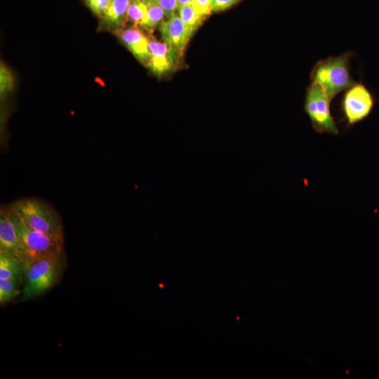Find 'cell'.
<instances>
[{"mask_svg": "<svg viewBox=\"0 0 379 379\" xmlns=\"http://www.w3.org/2000/svg\"><path fill=\"white\" fill-rule=\"evenodd\" d=\"M352 53L349 51L319 60L312 69V83L320 86L331 101L356 83L350 74Z\"/></svg>", "mask_w": 379, "mask_h": 379, "instance_id": "1", "label": "cell"}, {"mask_svg": "<svg viewBox=\"0 0 379 379\" xmlns=\"http://www.w3.org/2000/svg\"><path fill=\"white\" fill-rule=\"evenodd\" d=\"M11 206L31 229L64 241L61 219L47 202L36 198H23L15 201Z\"/></svg>", "mask_w": 379, "mask_h": 379, "instance_id": "2", "label": "cell"}, {"mask_svg": "<svg viewBox=\"0 0 379 379\" xmlns=\"http://www.w3.org/2000/svg\"><path fill=\"white\" fill-rule=\"evenodd\" d=\"M65 263V252L39 258L24 265L22 299L36 297L58 281Z\"/></svg>", "mask_w": 379, "mask_h": 379, "instance_id": "3", "label": "cell"}, {"mask_svg": "<svg viewBox=\"0 0 379 379\" xmlns=\"http://www.w3.org/2000/svg\"><path fill=\"white\" fill-rule=\"evenodd\" d=\"M11 215L20 239L21 253L19 259L23 265L39 258L65 252L64 241L31 229L11 206Z\"/></svg>", "mask_w": 379, "mask_h": 379, "instance_id": "4", "label": "cell"}, {"mask_svg": "<svg viewBox=\"0 0 379 379\" xmlns=\"http://www.w3.org/2000/svg\"><path fill=\"white\" fill-rule=\"evenodd\" d=\"M330 102V99L318 84L311 83L307 88L304 109L313 129L319 133L338 135L339 131L331 113Z\"/></svg>", "mask_w": 379, "mask_h": 379, "instance_id": "5", "label": "cell"}, {"mask_svg": "<svg viewBox=\"0 0 379 379\" xmlns=\"http://www.w3.org/2000/svg\"><path fill=\"white\" fill-rule=\"evenodd\" d=\"M375 98L361 83H355L345 90L341 101V109L348 126L365 119L371 113Z\"/></svg>", "mask_w": 379, "mask_h": 379, "instance_id": "6", "label": "cell"}, {"mask_svg": "<svg viewBox=\"0 0 379 379\" xmlns=\"http://www.w3.org/2000/svg\"><path fill=\"white\" fill-rule=\"evenodd\" d=\"M161 37L168 44L173 60L177 62L184 53L190 37L179 15L175 14L164 21L160 27Z\"/></svg>", "mask_w": 379, "mask_h": 379, "instance_id": "7", "label": "cell"}, {"mask_svg": "<svg viewBox=\"0 0 379 379\" xmlns=\"http://www.w3.org/2000/svg\"><path fill=\"white\" fill-rule=\"evenodd\" d=\"M0 252L13 255L18 258L21 242L11 215V206H3L0 210Z\"/></svg>", "mask_w": 379, "mask_h": 379, "instance_id": "8", "label": "cell"}, {"mask_svg": "<svg viewBox=\"0 0 379 379\" xmlns=\"http://www.w3.org/2000/svg\"><path fill=\"white\" fill-rule=\"evenodd\" d=\"M148 67L156 75L161 76L172 68L174 60L168 44L158 41L153 36L149 37Z\"/></svg>", "mask_w": 379, "mask_h": 379, "instance_id": "9", "label": "cell"}, {"mask_svg": "<svg viewBox=\"0 0 379 379\" xmlns=\"http://www.w3.org/2000/svg\"><path fill=\"white\" fill-rule=\"evenodd\" d=\"M118 36L134 56L147 65L149 60V38L135 25L117 32Z\"/></svg>", "mask_w": 379, "mask_h": 379, "instance_id": "10", "label": "cell"}, {"mask_svg": "<svg viewBox=\"0 0 379 379\" xmlns=\"http://www.w3.org/2000/svg\"><path fill=\"white\" fill-rule=\"evenodd\" d=\"M131 0H110L103 19L106 25L116 32L125 28Z\"/></svg>", "mask_w": 379, "mask_h": 379, "instance_id": "11", "label": "cell"}, {"mask_svg": "<svg viewBox=\"0 0 379 379\" xmlns=\"http://www.w3.org/2000/svg\"><path fill=\"white\" fill-rule=\"evenodd\" d=\"M24 265L15 255L0 252V279L21 281Z\"/></svg>", "mask_w": 379, "mask_h": 379, "instance_id": "12", "label": "cell"}, {"mask_svg": "<svg viewBox=\"0 0 379 379\" xmlns=\"http://www.w3.org/2000/svg\"><path fill=\"white\" fill-rule=\"evenodd\" d=\"M178 10V15L184 23L190 38L206 18L197 13L192 4L182 6Z\"/></svg>", "mask_w": 379, "mask_h": 379, "instance_id": "13", "label": "cell"}, {"mask_svg": "<svg viewBox=\"0 0 379 379\" xmlns=\"http://www.w3.org/2000/svg\"><path fill=\"white\" fill-rule=\"evenodd\" d=\"M128 20L133 25L146 27L148 20L147 10L142 0H131L128 10Z\"/></svg>", "mask_w": 379, "mask_h": 379, "instance_id": "14", "label": "cell"}, {"mask_svg": "<svg viewBox=\"0 0 379 379\" xmlns=\"http://www.w3.org/2000/svg\"><path fill=\"white\" fill-rule=\"evenodd\" d=\"M146 5L148 20L146 29H152L164 22L165 13L162 8L152 0H142Z\"/></svg>", "mask_w": 379, "mask_h": 379, "instance_id": "15", "label": "cell"}, {"mask_svg": "<svg viewBox=\"0 0 379 379\" xmlns=\"http://www.w3.org/2000/svg\"><path fill=\"white\" fill-rule=\"evenodd\" d=\"M19 281L0 279V302L4 304L10 301L22 292L19 288Z\"/></svg>", "mask_w": 379, "mask_h": 379, "instance_id": "16", "label": "cell"}, {"mask_svg": "<svg viewBox=\"0 0 379 379\" xmlns=\"http://www.w3.org/2000/svg\"><path fill=\"white\" fill-rule=\"evenodd\" d=\"M14 86V78L11 71L2 62L0 66V93L2 98L10 92Z\"/></svg>", "mask_w": 379, "mask_h": 379, "instance_id": "17", "label": "cell"}, {"mask_svg": "<svg viewBox=\"0 0 379 379\" xmlns=\"http://www.w3.org/2000/svg\"><path fill=\"white\" fill-rule=\"evenodd\" d=\"M158 4L164 10L165 16L168 18L175 14L178 8V0H152Z\"/></svg>", "mask_w": 379, "mask_h": 379, "instance_id": "18", "label": "cell"}, {"mask_svg": "<svg viewBox=\"0 0 379 379\" xmlns=\"http://www.w3.org/2000/svg\"><path fill=\"white\" fill-rule=\"evenodd\" d=\"M88 6L97 15H104L110 0H86Z\"/></svg>", "mask_w": 379, "mask_h": 379, "instance_id": "19", "label": "cell"}, {"mask_svg": "<svg viewBox=\"0 0 379 379\" xmlns=\"http://www.w3.org/2000/svg\"><path fill=\"white\" fill-rule=\"evenodd\" d=\"M211 0H192V5L195 11L201 16L206 18L211 13Z\"/></svg>", "mask_w": 379, "mask_h": 379, "instance_id": "20", "label": "cell"}, {"mask_svg": "<svg viewBox=\"0 0 379 379\" xmlns=\"http://www.w3.org/2000/svg\"><path fill=\"white\" fill-rule=\"evenodd\" d=\"M240 0H211L210 6L212 12L223 11L237 4Z\"/></svg>", "mask_w": 379, "mask_h": 379, "instance_id": "21", "label": "cell"}, {"mask_svg": "<svg viewBox=\"0 0 379 379\" xmlns=\"http://www.w3.org/2000/svg\"><path fill=\"white\" fill-rule=\"evenodd\" d=\"M192 2V0H178V8L182 6H185V5H187V4H191Z\"/></svg>", "mask_w": 379, "mask_h": 379, "instance_id": "22", "label": "cell"}]
</instances>
